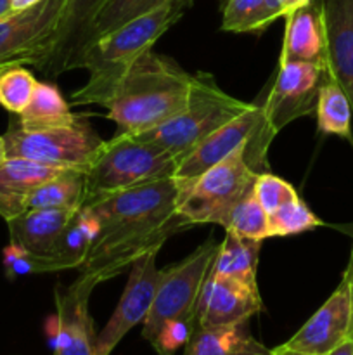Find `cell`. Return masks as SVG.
Masks as SVG:
<instances>
[{"label": "cell", "instance_id": "obj_1", "mask_svg": "<svg viewBox=\"0 0 353 355\" xmlns=\"http://www.w3.org/2000/svg\"><path fill=\"white\" fill-rule=\"evenodd\" d=\"M180 193L175 177H166L83 205L99 232L80 274L97 284L113 279L145 253L159 252L173 234L189 229L176 211Z\"/></svg>", "mask_w": 353, "mask_h": 355}, {"label": "cell", "instance_id": "obj_2", "mask_svg": "<svg viewBox=\"0 0 353 355\" xmlns=\"http://www.w3.org/2000/svg\"><path fill=\"white\" fill-rule=\"evenodd\" d=\"M192 78L179 62L151 49L121 73L102 106L116 134H144L187 106Z\"/></svg>", "mask_w": 353, "mask_h": 355}, {"label": "cell", "instance_id": "obj_3", "mask_svg": "<svg viewBox=\"0 0 353 355\" xmlns=\"http://www.w3.org/2000/svg\"><path fill=\"white\" fill-rule=\"evenodd\" d=\"M194 0H166L93 42L83 54L80 69L89 71V82L71 94L73 104H100L121 73L173 26Z\"/></svg>", "mask_w": 353, "mask_h": 355}, {"label": "cell", "instance_id": "obj_4", "mask_svg": "<svg viewBox=\"0 0 353 355\" xmlns=\"http://www.w3.org/2000/svg\"><path fill=\"white\" fill-rule=\"evenodd\" d=\"M251 106L253 103L239 101L221 90L211 73L197 71L194 73L187 106L168 121L137 137L168 151L179 165L201 141Z\"/></svg>", "mask_w": 353, "mask_h": 355}, {"label": "cell", "instance_id": "obj_5", "mask_svg": "<svg viewBox=\"0 0 353 355\" xmlns=\"http://www.w3.org/2000/svg\"><path fill=\"white\" fill-rule=\"evenodd\" d=\"M176 159L168 151L137 135L116 134L104 141L87 168L85 203L151 180L175 175Z\"/></svg>", "mask_w": 353, "mask_h": 355}, {"label": "cell", "instance_id": "obj_6", "mask_svg": "<svg viewBox=\"0 0 353 355\" xmlns=\"http://www.w3.org/2000/svg\"><path fill=\"white\" fill-rule=\"evenodd\" d=\"M273 139L265 130L263 107L253 104L241 116L225 123L213 134L201 141L189 155L183 156L175 170V180L180 191L185 193L190 184L203 175L208 168L220 163L244 144V156L255 173L269 172L266 149ZM180 193V194H182Z\"/></svg>", "mask_w": 353, "mask_h": 355}, {"label": "cell", "instance_id": "obj_7", "mask_svg": "<svg viewBox=\"0 0 353 355\" xmlns=\"http://www.w3.org/2000/svg\"><path fill=\"white\" fill-rule=\"evenodd\" d=\"M258 173L251 170L244 156V144L197 177L185 193L180 194V217L192 227L217 224L225 229L228 217L242 196L255 186Z\"/></svg>", "mask_w": 353, "mask_h": 355}, {"label": "cell", "instance_id": "obj_8", "mask_svg": "<svg viewBox=\"0 0 353 355\" xmlns=\"http://www.w3.org/2000/svg\"><path fill=\"white\" fill-rule=\"evenodd\" d=\"M3 139L7 158H26L85 172L104 144V139L82 114L73 123L44 130H24L12 114Z\"/></svg>", "mask_w": 353, "mask_h": 355}, {"label": "cell", "instance_id": "obj_9", "mask_svg": "<svg viewBox=\"0 0 353 355\" xmlns=\"http://www.w3.org/2000/svg\"><path fill=\"white\" fill-rule=\"evenodd\" d=\"M218 243L208 239L190 255L159 270L154 302L142 322V338L152 342L159 329L170 321L194 324V309L208 270L218 252Z\"/></svg>", "mask_w": 353, "mask_h": 355}, {"label": "cell", "instance_id": "obj_10", "mask_svg": "<svg viewBox=\"0 0 353 355\" xmlns=\"http://www.w3.org/2000/svg\"><path fill=\"white\" fill-rule=\"evenodd\" d=\"M68 0H42L30 9L0 17V69L35 66L44 69L52 54Z\"/></svg>", "mask_w": 353, "mask_h": 355}, {"label": "cell", "instance_id": "obj_11", "mask_svg": "<svg viewBox=\"0 0 353 355\" xmlns=\"http://www.w3.org/2000/svg\"><path fill=\"white\" fill-rule=\"evenodd\" d=\"M327 80L325 68L311 62H280L272 89L262 104L265 130L275 137L284 127L317 111L318 92Z\"/></svg>", "mask_w": 353, "mask_h": 355}, {"label": "cell", "instance_id": "obj_12", "mask_svg": "<svg viewBox=\"0 0 353 355\" xmlns=\"http://www.w3.org/2000/svg\"><path fill=\"white\" fill-rule=\"evenodd\" d=\"M158 252H149L132 263L128 283L107 324L96 336V355H111L130 329L144 322L159 283Z\"/></svg>", "mask_w": 353, "mask_h": 355}, {"label": "cell", "instance_id": "obj_13", "mask_svg": "<svg viewBox=\"0 0 353 355\" xmlns=\"http://www.w3.org/2000/svg\"><path fill=\"white\" fill-rule=\"evenodd\" d=\"M263 311L258 288L208 270L194 309V324L199 328L246 322Z\"/></svg>", "mask_w": 353, "mask_h": 355}, {"label": "cell", "instance_id": "obj_14", "mask_svg": "<svg viewBox=\"0 0 353 355\" xmlns=\"http://www.w3.org/2000/svg\"><path fill=\"white\" fill-rule=\"evenodd\" d=\"M97 283L80 274L69 286L55 290L54 355H96V331L89 300Z\"/></svg>", "mask_w": 353, "mask_h": 355}, {"label": "cell", "instance_id": "obj_15", "mask_svg": "<svg viewBox=\"0 0 353 355\" xmlns=\"http://www.w3.org/2000/svg\"><path fill=\"white\" fill-rule=\"evenodd\" d=\"M350 326H352V298H350V283L343 274L341 283L334 293L282 345L301 354L325 355L350 338Z\"/></svg>", "mask_w": 353, "mask_h": 355}, {"label": "cell", "instance_id": "obj_16", "mask_svg": "<svg viewBox=\"0 0 353 355\" xmlns=\"http://www.w3.org/2000/svg\"><path fill=\"white\" fill-rule=\"evenodd\" d=\"M325 71L346 94L353 111V0H320Z\"/></svg>", "mask_w": 353, "mask_h": 355}, {"label": "cell", "instance_id": "obj_17", "mask_svg": "<svg viewBox=\"0 0 353 355\" xmlns=\"http://www.w3.org/2000/svg\"><path fill=\"white\" fill-rule=\"evenodd\" d=\"M104 0H68L55 33L54 49L42 73L55 78L71 69H80L83 45L90 21Z\"/></svg>", "mask_w": 353, "mask_h": 355}, {"label": "cell", "instance_id": "obj_18", "mask_svg": "<svg viewBox=\"0 0 353 355\" xmlns=\"http://www.w3.org/2000/svg\"><path fill=\"white\" fill-rule=\"evenodd\" d=\"M282 52L280 62H311L325 68V30L320 0L284 17Z\"/></svg>", "mask_w": 353, "mask_h": 355}, {"label": "cell", "instance_id": "obj_19", "mask_svg": "<svg viewBox=\"0 0 353 355\" xmlns=\"http://www.w3.org/2000/svg\"><path fill=\"white\" fill-rule=\"evenodd\" d=\"M66 170L71 168L45 165L26 158H6L0 165V217L10 220L26 211L24 200L28 194Z\"/></svg>", "mask_w": 353, "mask_h": 355}, {"label": "cell", "instance_id": "obj_20", "mask_svg": "<svg viewBox=\"0 0 353 355\" xmlns=\"http://www.w3.org/2000/svg\"><path fill=\"white\" fill-rule=\"evenodd\" d=\"M262 342L249 331V324L239 322L221 328H199L194 324L192 333L183 347V355H270Z\"/></svg>", "mask_w": 353, "mask_h": 355}, {"label": "cell", "instance_id": "obj_21", "mask_svg": "<svg viewBox=\"0 0 353 355\" xmlns=\"http://www.w3.org/2000/svg\"><path fill=\"white\" fill-rule=\"evenodd\" d=\"M99 232V225L87 207L78 208L62 229L52 255L48 259V272L64 269H80L87 260L92 243Z\"/></svg>", "mask_w": 353, "mask_h": 355}, {"label": "cell", "instance_id": "obj_22", "mask_svg": "<svg viewBox=\"0 0 353 355\" xmlns=\"http://www.w3.org/2000/svg\"><path fill=\"white\" fill-rule=\"evenodd\" d=\"M262 243V239L242 238L235 232L225 231V239L218 246L217 257L210 270L241 281L248 286L258 288L256 269H258Z\"/></svg>", "mask_w": 353, "mask_h": 355}, {"label": "cell", "instance_id": "obj_23", "mask_svg": "<svg viewBox=\"0 0 353 355\" xmlns=\"http://www.w3.org/2000/svg\"><path fill=\"white\" fill-rule=\"evenodd\" d=\"M14 116L24 130H44L73 123L78 114L73 113L57 87L48 82H37L28 106Z\"/></svg>", "mask_w": 353, "mask_h": 355}, {"label": "cell", "instance_id": "obj_24", "mask_svg": "<svg viewBox=\"0 0 353 355\" xmlns=\"http://www.w3.org/2000/svg\"><path fill=\"white\" fill-rule=\"evenodd\" d=\"M87 172L71 168L31 191L24 200L26 210H78L85 203Z\"/></svg>", "mask_w": 353, "mask_h": 355}, {"label": "cell", "instance_id": "obj_25", "mask_svg": "<svg viewBox=\"0 0 353 355\" xmlns=\"http://www.w3.org/2000/svg\"><path fill=\"white\" fill-rule=\"evenodd\" d=\"M165 2L166 0H104L99 9H97L96 16L90 21V26L87 30L85 45H83V54L100 37L116 30V28L128 23V21L142 16V14L151 12L152 9H156V7H159Z\"/></svg>", "mask_w": 353, "mask_h": 355}, {"label": "cell", "instance_id": "obj_26", "mask_svg": "<svg viewBox=\"0 0 353 355\" xmlns=\"http://www.w3.org/2000/svg\"><path fill=\"white\" fill-rule=\"evenodd\" d=\"M315 113H317L318 130L324 132V134L338 135V137L346 139L353 144L352 106H350L348 97L343 92L341 87L332 82L329 76L324 85L320 87Z\"/></svg>", "mask_w": 353, "mask_h": 355}, {"label": "cell", "instance_id": "obj_27", "mask_svg": "<svg viewBox=\"0 0 353 355\" xmlns=\"http://www.w3.org/2000/svg\"><path fill=\"white\" fill-rule=\"evenodd\" d=\"M225 231L235 232L242 238L266 239L269 234V214L255 194V186L239 200L235 208L228 217Z\"/></svg>", "mask_w": 353, "mask_h": 355}, {"label": "cell", "instance_id": "obj_28", "mask_svg": "<svg viewBox=\"0 0 353 355\" xmlns=\"http://www.w3.org/2000/svg\"><path fill=\"white\" fill-rule=\"evenodd\" d=\"M221 9V30L232 33L260 35L270 26L263 0H227Z\"/></svg>", "mask_w": 353, "mask_h": 355}, {"label": "cell", "instance_id": "obj_29", "mask_svg": "<svg viewBox=\"0 0 353 355\" xmlns=\"http://www.w3.org/2000/svg\"><path fill=\"white\" fill-rule=\"evenodd\" d=\"M324 225V222L301 201H289L269 214V234L270 238H284V236L301 234L315 227Z\"/></svg>", "mask_w": 353, "mask_h": 355}, {"label": "cell", "instance_id": "obj_30", "mask_svg": "<svg viewBox=\"0 0 353 355\" xmlns=\"http://www.w3.org/2000/svg\"><path fill=\"white\" fill-rule=\"evenodd\" d=\"M38 80L24 66L0 69V106L19 114L30 103Z\"/></svg>", "mask_w": 353, "mask_h": 355}, {"label": "cell", "instance_id": "obj_31", "mask_svg": "<svg viewBox=\"0 0 353 355\" xmlns=\"http://www.w3.org/2000/svg\"><path fill=\"white\" fill-rule=\"evenodd\" d=\"M255 194L260 203H262V207L265 208L266 214H272V211H275L282 205L300 198L296 189L289 182H286V180H282L280 177L273 175L270 172L256 175Z\"/></svg>", "mask_w": 353, "mask_h": 355}, {"label": "cell", "instance_id": "obj_32", "mask_svg": "<svg viewBox=\"0 0 353 355\" xmlns=\"http://www.w3.org/2000/svg\"><path fill=\"white\" fill-rule=\"evenodd\" d=\"M192 322L183 321H170L158 331V335L152 338L151 347L158 355H173L176 349L185 347L190 333H192Z\"/></svg>", "mask_w": 353, "mask_h": 355}, {"label": "cell", "instance_id": "obj_33", "mask_svg": "<svg viewBox=\"0 0 353 355\" xmlns=\"http://www.w3.org/2000/svg\"><path fill=\"white\" fill-rule=\"evenodd\" d=\"M263 9H265V17L269 21V24H272L273 21H277L279 17H282V6H280V0H263Z\"/></svg>", "mask_w": 353, "mask_h": 355}, {"label": "cell", "instance_id": "obj_34", "mask_svg": "<svg viewBox=\"0 0 353 355\" xmlns=\"http://www.w3.org/2000/svg\"><path fill=\"white\" fill-rule=\"evenodd\" d=\"M345 276L350 283V298H352V326H350V340H353V246L352 253H350V262L345 270Z\"/></svg>", "mask_w": 353, "mask_h": 355}, {"label": "cell", "instance_id": "obj_35", "mask_svg": "<svg viewBox=\"0 0 353 355\" xmlns=\"http://www.w3.org/2000/svg\"><path fill=\"white\" fill-rule=\"evenodd\" d=\"M311 0H280V6H282V17L289 16V14H293L294 10L301 9V7L308 6Z\"/></svg>", "mask_w": 353, "mask_h": 355}, {"label": "cell", "instance_id": "obj_36", "mask_svg": "<svg viewBox=\"0 0 353 355\" xmlns=\"http://www.w3.org/2000/svg\"><path fill=\"white\" fill-rule=\"evenodd\" d=\"M325 355H353V340L348 338L346 342H343L341 345H338Z\"/></svg>", "mask_w": 353, "mask_h": 355}, {"label": "cell", "instance_id": "obj_37", "mask_svg": "<svg viewBox=\"0 0 353 355\" xmlns=\"http://www.w3.org/2000/svg\"><path fill=\"white\" fill-rule=\"evenodd\" d=\"M40 2L42 0H10V7H12V12H19V10L30 9Z\"/></svg>", "mask_w": 353, "mask_h": 355}, {"label": "cell", "instance_id": "obj_38", "mask_svg": "<svg viewBox=\"0 0 353 355\" xmlns=\"http://www.w3.org/2000/svg\"><path fill=\"white\" fill-rule=\"evenodd\" d=\"M270 355H308V354H301V352H296V350H291V349H286L284 345L277 347V349L272 350V354Z\"/></svg>", "mask_w": 353, "mask_h": 355}, {"label": "cell", "instance_id": "obj_39", "mask_svg": "<svg viewBox=\"0 0 353 355\" xmlns=\"http://www.w3.org/2000/svg\"><path fill=\"white\" fill-rule=\"evenodd\" d=\"M12 12V7H10V0H0V17L7 16V14Z\"/></svg>", "mask_w": 353, "mask_h": 355}, {"label": "cell", "instance_id": "obj_40", "mask_svg": "<svg viewBox=\"0 0 353 355\" xmlns=\"http://www.w3.org/2000/svg\"><path fill=\"white\" fill-rule=\"evenodd\" d=\"M7 158V153H6V139H3V135H0V165H2L3 162H6Z\"/></svg>", "mask_w": 353, "mask_h": 355}, {"label": "cell", "instance_id": "obj_41", "mask_svg": "<svg viewBox=\"0 0 353 355\" xmlns=\"http://www.w3.org/2000/svg\"><path fill=\"white\" fill-rule=\"evenodd\" d=\"M225 2H227V0H218V3H220V7H221V6H224V3H225Z\"/></svg>", "mask_w": 353, "mask_h": 355}]
</instances>
